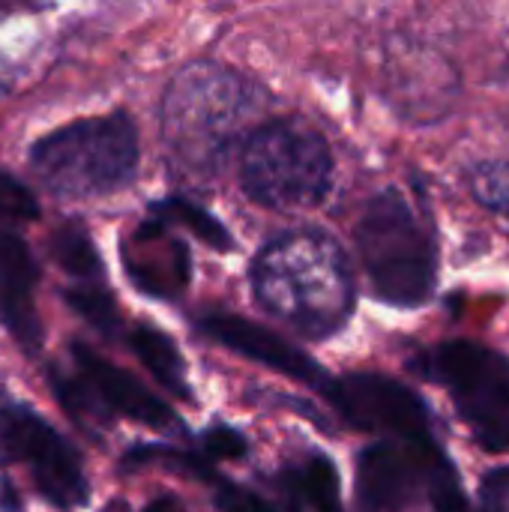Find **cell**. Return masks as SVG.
Listing matches in <instances>:
<instances>
[{
  "label": "cell",
  "mask_w": 509,
  "mask_h": 512,
  "mask_svg": "<svg viewBox=\"0 0 509 512\" xmlns=\"http://www.w3.org/2000/svg\"><path fill=\"white\" fill-rule=\"evenodd\" d=\"M258 306L309 342L345 330L354 315L357 285L345 249L324 231H288L252 261Z\"/></svg>",
  "instance_id": "1"
},
{
  "label": "cell",
  "mask_w": 509,
  "mask_h": 512,
  "mask_svg": "<svg viewBox=\"0 0 509 512\" xmlns=\"http://www.w3.org/2000/svg\"><path fill=\"white\" fill-rule=\"evenodd\" d=\"M255 111L249 81L213 60H192L174 72L159 108L162 144L171 168L186 180H210L246 135Z\"/></svg>",
  "instance_id": "2"
},
{
  "label": "cell",
  "mask_w": 509,
  "mask_h": 512,
  "mask_svg": "<svg viewBox=\"0 0 509 512\" xmlns=\"http://www.w3.org/2000/svg\"><path fill=\"white\" fill-rule=\"evenodd\" d=\"M141 165L138 123L129 111H108L63 123L27 150L33 180L57 201H93L135 183Z\"/></svg>",
  "instance_id": "3"
},
{
  "label": "cell",
  "mask_w": 509,
  "mask_h": 512,
  "mask_svg": "<svg viewBox=\"0 0 509 512\" xmlns=\"http://www.w3.org/2000/svg\"><path fill=\"white\" fill-rule=\"evenodd\" d=\"M357 255L372 294L399 309H420L438 285V243L411 201L387 189L375 195L354 228Z\"/></svg>",
  "instance_id": "4"
},
{
  "label": "cell",
  "mask_w": 509,
  "mask_h": 512,
  "mask_svg": "<svg viewBox=\"0 0 509 512\" xmlns=\"http://www.w3.org/2000/svg\"><path fill=\"white\" fill-rule=\"evenodd\" d=\"M333 183L327 138L303 120L255 126L240 147V186L267 210H312Z\"/></svg>",
  "instance_id": "5"
},
{
  "label": "cell",
  "mask_w": 509,
  "mask_h": 512,
  "mask_svg": "<svg viewBox=\"0 0 509 512\" xmlns=\"http://www.w3.org/2000/svg\"><path fill=\"white\" fill-rule=\"evenodd\" d=\"M426 501L435 512H468L462 477L432 438H384L357 456L360 512H399Z\"/></svg>",
  "instance_id": "6"
},
{
  "label": "cell",
  "mask_w": 509,
  "mask_h": 512,
  "mask_svg": "<svg viewBox=\"0 0 509 512\" xmlns=\"http://www.w3.org/2000/svg\"><path fill=\"white\" fill-rule=\"evenodd\" d=\"M423 375L441 384L477 447L509 450V357L477 342H444L423 360Z\"/></svg>",
  "instance_id": "7"
},
{
  "label": "cell",
  "mask_w": 509,
  "mask_h": 512,
  "mask_svg": "<svg viewBox=\"0 0 509 512\" xmlns=\"http://www.w3.org/2000/svg\"><path fill=\"white\" fill-rule=\"evenodd\" d=\"M0 462L24 465L42 501L54 510H81L90 480L81 453L30 405L0 390Z\"/></svg>",
  "instance_id": "8"
},
{
  "label": "cell",
  "mask_w": 509,
  "mask_h": 512,
  "mask_svg": "<svg viewBox=\"0 0 509 512\" xmlns=\"http://www.w3.org/2000/svg\"><path fill=\"white\" fill-rule=\"evenodd\" d=\"M324 399L339 411L354 429L381 435V438H432V411L429 405L402 381L375 372H351L333 378Z\"/></svg>",
  "instance_id": "9"
},
{
  "label": "cell",
  "mask_w": 509,
  "mask_h": 512,
  "mask_svg": "<svg viewBox=\"0 0 509 512\" xmlns=\"http://www.w3.org/2000/svg\"><path fill=\"white\" fill-rule=\"evenodd\" d=\"M24 222L0 213V324L27 351H42L45 330L36 309L39 261L24 240Z\"/></svg>",
  "instance_id": "10"
},
{
  "label": "cell",
  "mask_w": 509,
  "mask_h": 512,
  "mask_svg": "<svg viewBox=\"0 0 509 512\" xmlns=\"http://www.w3.org/2000/svg\"><path fill=\"white\" fill-rule=\"evenodd\" d=\"M195 327L213 339L216 345L252 360V363H261L309 390H318L321 396L327 393L330 387V375L327 369L312 360L306 351H300L297 345H291L285 336L255 324V321H246L240 315H231V312H207L195 321Z\"/></svg>",
  "instance_id": "11"
},
{
  "label": "cell",
  "mask_w": 509,
  "mask_h": 512,
  "mask_svg": "<svg viewBox=\"0 0 509 512\" xmlns=\"http://www.w3.org/2000/svg\"><path fill=\"white\" fill-rule=\"evenodd\" d=\"M72 360H75V372L96 390V396L102 399V405L111 414H120V417H126L138 426H147L153 432H162V435L186 432L168 402H162L135 375L123 372L120 366H114L111 360H105L84 342H72Z\"/></svg>",
  "instance_id": "12"
},
{
  "label": "cell",
  "mask_w": 509,
  "mask_h": 512,
  "mask_svg": "<svg viewBox=\"0 0 509 512\" xmlns=\"http://www.w3.org/2000/svg\"><path fill=\"white\" fill-rule=\"evenodd\" d=\"M123 267L132 285L150 297L171 300L189 285V249L171 234V222L150 213L123 243Z\"/></svg>",
  "instance_id": "13"
},
{
  "label": "cell",
  "mask_w": 509,
  "mask_h": 512,
  "mask_svg": "<svg viewBox=\"0 0 509 512\" xmlns=\"http://www.w3.org/2000/svg\"><path fill=\"white\" fill-rule=\"evenodd\" d=\"M129 348L135 351V357L144 363V369L177 399L189 402L192 399V387L186 378V363L180 348L174 345V339L168 333H162L153 324H135L129 333Z\"/></svg>",
  "instance_id": "14"
},
{
  "label": "cell",
  "mask_w": 509,
  "mask_h": 512,
  "mask_svg": "<svg viewBox=\"0 0 509 512\" xmlns=\"http://www.w3.org/2000/svg\"><path fill=\"white\" fill-rule=\"evenodd\" d=\"M48 252L54 264L69 276V285H108L99 249L81 222H60L48 240Z\"/></svg>",
  "instance_id": "15"
},
{
  "label": "cell",
  "mask_w": 509,
  "mask_h": 512,
  "mask_svg": "<svg viewBox=\"0 0 509 512\" xmlns=\"http://www.w3.org/2000/svg\"><path fill=\"white\" fill-rule=\"evenodd\" d=\"M282 483L294 495V504L300 512H345L339 498L336 465L321 453L306 456L300 468H288L282 474Z\"/></svg>",
  "instance_id": "16"
},
{
  "label": "cell",
  "mask_w": 509,
  "mask_h": 512,
  "mask_svg": "<svg viewBox=\"0 0 509 512\" xmlns=\"http://www.w3.org/2000/svg\"><path fill=\"white\" fill-rule=\"evenodd\" d=\"M63 300L75 315H81L105 339L123 336V318L108 285H69L63 291Z\"/></svg>",
  "instance_id": "17"
},
{
  "label": "cell",
  "mask_w": 509,
  "mask_h": 512,
  "mask_svg": "<svg viewBox=\"0 0 509 512\" xmlns=\"http://www.w3.org/2000/svg\"><path fill=\"white\" fill-rule=\"evenodd\" d=\"M51 390L57 396V402L63 405V411L75 420V423H108V417H114L102 399L96 396V390L81 378V375H63L60 369H51L48 375Z\"/></svg>",
  "instance_id": "18"
},
{
  "label": "cell",
  "mask_w": 509,
  "mask_h": 512,
  "mask_svg": "<svg viewBox=\"0 0 509 512\" xmlns=\"http://www.w3.org/2000/svg\"><path fill=\"white\" fill-rule=\"evenodd\" d=\"M150 213H156V216H162L165 222H171V225H183V228H189L201 243H207V246H213V249H231V237H228V231L210 216V213H204L201 207H195L192 201H183V198H165V201H159V204H150Z\"/></svg>",
  "instance_id": "19"
},
{
  "label": "cell",
  "mask_w": 509,
  "mask_h": 512,
  "mask_svg": "<svg viewBox=\"0 0 509 512\" xmlns=\"http://www.w3.org/2000/svg\"><path fill=\"white\" fill-rule=\"evenodd\" d=\"M471 192L474 198L509 219V162H483L471 171Z\"/></svg>",
  "instance_id": "20"
},
{
  "label": "cell",
  "mask_w": 509,
  "mask_h": 512,
  "mask_svg": "<svg viewBox=\"0 0 509 512\" xmlns=\"http://www.w3.org/2000/svg\"><path fill=\"white\" fill-rule=\"evenodd\" d=\"M0 213L18 219L24 225H33L42 216V207H39V198L33 195V189L6 168H0Z\"/></svg>",
  "instance_id": "21"
},
{
  "label": "cell",
  "mask_w": 509,
  "mask_h": 512,
  "mask_svg": "<svg viewBox=\"0 0 509 512\" xmlns=\"http://www.w3.org/2000/svg\"><path fill=\"white\" fill-rule=\"evenodd\" d=\"M207 486L213 489V504L222 512H276L264 498H258L255 492L225 480L219 471L207 480Z\"/></svg>",
  "instance_id": "22"
},
{
  "label": "cell",
  "mask_w": 509,
  "mask_h": 512,
  "mask_svg": "<svg viewBox=\"0 0 509 512\" xmlns=\"http://www.w3.org/2000/svg\"><path fill=\"white\" fill-rule=\"evenodd\" d=\"M198 450L210 459V462H228V459H240L246 456V438L225 426V423H216L210 426L201 438H198Z\"/></svg>",
  "instance_id": "23"
},
{
  "label": "cell",
  "mask_w": 509,
  "mask_h": 512,
  "mask_svg": "<svg viewBox=\"0 0 509 512\" xmlns=\"http://www.w3.org/2000/svg\"><path fill=\"white\" fill-rule=\"evenodd\" d=\"M42 3L39 0H0V27L18 21V18H27V15H39ZM18 69L9 66V63H0V96L12 87Z\"/></svg>",
  "instance_id": "24"
},
{
  "label": "cell",
  "mask_w": 509,
  "mask_h": 512,
  "mask_svg": "<svg viewBox=\"0 0 509 512\" xmlns=\"http://www.w3.org/2000/svg\"><path fill=\"white\" fill-rule=\"evenodd\" d=\"M0 512H21V501L9 486V480H0Z\"/></svg>",
  "instance_id": "25"
},
{
  "label": "cell",
  "mask_w": 509,
  "mask_h": 512,
  "mask_svg": "<svg viewBox=\"0 0 509 512\" xmlns=\"http://www.w3.org/2000/svg\"><path fill=\"white\" fill-rule=\"evenodd\" d=\"M144 512H183L180 507V501L177 498H171V495H162V498H156V501H150Z\"/></svg>",
  "instance_id": "26"
}]
</instances>
